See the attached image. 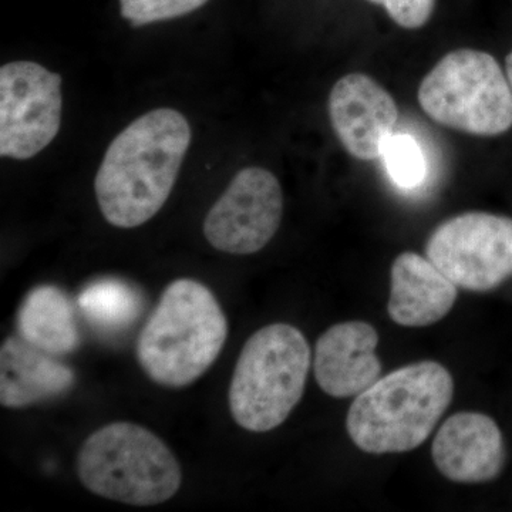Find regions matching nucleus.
<instances>
[{"label": "nucleus", "mask_w": 512, "mask_h": 512, "mask_svg": "<svg viewBox=\"0 0 512 512\" xmlns=\"http://www.w3.org/2000/svg\"><path fill=\"white\" fill-rule=\"evenodd\" d=\"M190 144V124L173 109L150 111L124 128L94 180L106 221L123 229L150 221L170 197Z\"/></svg>", "instance_id": "nucleus-1"}, {"label": "nucleus", "mask_w": 512, "mask_h": 512, "mask_svg": "<svg viewBox=\"0 0 512 512\" xmlns=\"http://www.w3.org/2000/svg\"><path fill=\"white\" fill-rule=\"evenodd\" d=\"M227 338V316L211 289L177 279L164 289L138 336V365L151 382L183 389L210 370Z\"/></svg>", "instance_id": "nucleus-2"}, {"label": "nucleus", "mask_w": 512, "mask_h": 512, "mask_svg": "<svg viewBox=\"0 0 512 512\" xmlns=\"http://www.w3.org/2000/svg\"><path fill=\"white\" fill-rule=\"evenodd\" d=\"M453 377L440 363L400 367L356 396L348 433L370 454L404 453L421 446L453 400Z\"/></svg>", "instance_id": "nucleus-3"}, {"label": "nucleus", "mask_w": 512, "mask_h": 512, "mask_svg": "<svg viewBox=\"0 0 512 512\" xmlns=\"http://www.w3.org/2000/svg\"><path fill=\"white\" fill-rule=\"evenodd\" d=\"M76 470L90 493L136 507L171 500L183 483L170 447L153 431L127 421L90 434L77 454Z\"/></svg>", "instance_id": "nucleus-4"}, {"label": "nucleus", "mask_w": 512, "mask_h": 512, "mask_svg": "<svg viewBox=\"0 0 512 512\" xmlns=\"http://www.w3.org/2000/svg\"><path fill=\"white\" fill-rule=\"evenodd\" d=\"M311 362V346L295 326L274 323L254 333L239 353L229 384L235 423L252 433L281 426L301 402Z\"/></svg>", "instance_id": "nucleus-5"}, {"label": "nucleus", "mask_w": 512, "mask_h": 512, "mask_svg": "<svg viewBox=\"0 0 512 512\" xmlns=\"http://www.w3.org/2000/svg\"><path fill=\"white\" fill-rule=\"evenodd\" d=\"M421 110L440 126L494 137L512 127V89L490 53L458 49L448 53L421 80Z\"/></svg>", "instance_id": "nucleus-6"}, {"label": "nucleus", "mask_w": 512, "mask_h": 512, "mask_svg": "<svg viewBox=\"0 0 512 512\" xmlns=\"http://www.w3.org/2000/svg\"><path fill=\"white\" fill-rule=\"evenodd\" d=\"M426 256L460 288L487 292L512 276V218L466 212L434 229Z\"/></svg>", "instance_id": "nucleus-7"}, {"label": "nucleus", "mask_w": 512, "mask_h": 512, "mask_svg": "<svg viewBox=\"0 0 512 512\" xmlns=\"http://www.w3.org/2000/svg\"><path fill=\"white\" fill-rule=\"evenodd\" d=\"M62 77L28 60L0 69V156L29 160L45 150L62 124Z\"/></svg>", "instance_id": "nucleus-8"}, {"label": "nucleus", "mask_w": 512, "mask_h": 512, "mask_svg": "<svg viewBox=\"0 0 512 512\" xmlns=\"http://www.w3.org/2000/svg\"><path fill=\"white\" fill-rule=\"evenodd\" d=\"M284 192L261 167L239 171L204 221L205 238L217 251L251 255L264 249L281 227Z\"/></svg>", "instance_id": "nucleus-9"}, {"label": "nucleus", "mask_w": 512, "mask_h": 512, "mask_svg": "<svg viewBox=\"0 0 512 512\" xmlns=\"http://www.w3.org/2000/svg\"><path fill=\"white\" fill-rule=\"evenodd\" d=\"M333 131L350 156L362 161L382 157L393 136L399 110L392 94L363 73L343 76L329 94Z\"/></svg>", "instance_id": "nucleus-10"}, {"label": "nucleus", "mask_w": 512, "mask_h": 512, "mask_svg": "<svg viewBox=\"0 0 512 512\" xmlns=\"http://www.w3.org/2000/svg\"><path fill=\"white\" fill-rule=\"evenodd\" d=\"M434 464L454 483H487L500 476L505 446L500 427L481 413H457L444 421L431 447Z\"/></svg>", "instance_id": "nucleus-11"}, {"label": "nucleus", "mask_w": 512, "mask_h": 512, "mask_svg": "<svg viewBox=\"0 0 512 512\" xmlns=\"http://www.w3.org/2000/svg\"><path fill=\"white\" fill-rule=\"evenodd\" d=\"M377 345V330L360 320L339 323L326 330L316 342L313 356V370L320 389L336 399L366 392L382 373Z\"/></svg>", "instance_id": "nucleus-12"}, {"label": "nucleus", "mask_w": 512, "mask_h": 512, "mask_svg": "<svg viewBox=\"0 0 512 512\" xmlns=\"http://www.w3.org/2000/svg\"><path fill=\"white\" fill-rule=\"evenodd\" d=\"M57 356L8 338L0 348V403L6 409H25L72 392L76 375Z\"/></svg>", "instance_id": "nucleus-13"}, {"label": "nucleus", "mask_w": 512, "mask_h": 512, "mask_svg": "<svg viewBox=\"0 0 512 512\" xmlns=\"http://www.w3.org/2000/svg\"><path fill=\"white\" fill-rule=\"evenodd\" d=\"M456 299L457 286L429 258L403 252L394 259L387 311L397 325H433L447 316Z\"/></svg>", "instance_id": "nucleus-14"}, {"label": "nucleus", "mask_w": 512, "mask_h": 512, "mask_svg": "<svg viewBox=\"0 0 512 512\" xmlns=\"http://www.w3.org/2000/svg\"><path fill=\"white\" fill-rule=\"evenodd\" d=\"M18 330L20 338L53 356L70 355L82 343L73 303L53 285L28 293L19 308Z\"/></svg>", "instance_id": "nucleus-15"}, {"label": "nucleus", "mask_w": 512, "mask_h": 512, "mask_svg": "<svg viewBox=\"0 0 512 512\" xmlns=\"http://www.w3.org/2000/svg\"><path fill=\"white\" fill-rule=\"evenodd\" d=\"M77 305L86 319L101 330L126 329L143 309L136 289L117 279H103L84 288Z\"/></svg>", "instance_id": "nucleus-16"}, {"label": "nucleus", "mask_w": 512, "mask_h": 512, "mask_svg": "<svg viewBox=\"0 0 512 512\" xmlns=\"http://www.w3.org/2000/svg\"><path fill=\"white\" fill-rule=\"evenodd\" d=\"M382 157L386 170L399 187H417L426 177L423 151L412 136L393 134L384 146Z\"/></svg>", "instance_id": "nucleus-17"}, {"label": "nucleus", "mask_w": 512, "mask_h": 512, "mask_svg": "<svg viewBox=\"0 0 512 512\" xmlns=\"http://www.w3.org/2000/svg\"><path fill=\"white\" fill-rule=\"evenodd\" d=\"M208 0H120V12L131 25L146 26L190 15Z\"/></svg>", "instance_id": "nucleus-18"}, {"label": "nucleus", "mask_w": 512, "mask_h": 512, "mask_svg": "<svg viewBox=\"0 0 512 512\" xmlns=\"http://www.w3.org/2000/svg\"><path fill=\"white\" fill-rule=\"evenodd\" d=\"M382 6L394 23L403 29H420L433 15L437 0H369Z\"/></svg>", "instance_id": "nucleus-19"}, {"label": "nucleus", "mask_w": 512, "mask_h": 512, "mask_svg": "<svg viewBox=\"0 0 512 512\" xmlns=\"http://www.w3.org/2000/svg\"><path fill=\"white\" fill-rule=\"evenodd\" d=\"M505 74H507V79L512 89V52L505 59Z\"/></svg>", "instance_id": "nucleus-20"}]
</instances>
